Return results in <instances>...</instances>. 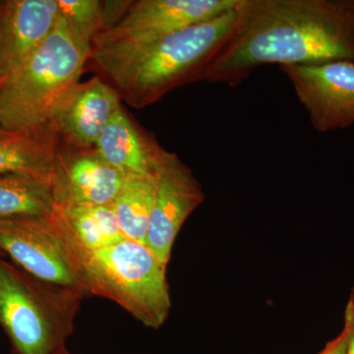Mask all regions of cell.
<instances>
[{"instance_id": "cell-1", "label": "cell", "mask_w": 354, "mask_h": 354, "mask_svg": "<svg viewBox=\"0 0 354 354\" xmlns=\"http://www.w3.org/2000/svg\"><path fill=\"white\" fill-rule=\"evenodd\" d=\"M207 82L236 87L265 64H354V0H241Z\"/></svg>"}, {"instance_id": "cell-2", "label": "cell", "mask_w": 354, "mask_h": 354, "mask_svg": "<svg viewBox=\"0 0 354 354\" xmlns=\"http://www.w3.org/2000/svg\"><path fill=\"white\" fill-rule=\"evenodd\" d=\"M236 8L149 43L92 46L90 60L121 101L134 109L146 108L177 88L207 80L234 32Z\"/></svg>"}, {"instance_id": "cell-3", "label": "cell", "mask_w": 354, "mask_h": 354, "mask_svg": "<svg viewBox=\"0 0 354 354\" xmlns=\"http://www.w3.org/2000/svg\"><path fill=\"white\" fill-rule=\"evenodd\" d=\"M91 53L58 18L38 50L0 84V127L10 134L48 132L58 106L80 82Z\"/></svg>"}, {"instance_id": "cell-4", "label": "cell", "mask_w": 354, "mask_h": 354, "mask_svg": "<svg viewBox=\"0 0 354 354\" xmlns=\"http://www.w3.org/2000/svg\"><path fill=\"white\" fill-rule=\"evenodd\" d=\"M0 255V326L10 354H58L66 348L85 295L46 283Z\"/></svg>"}, {"instance_id": "cell-5", "label": "cell", "mask_w": 354, "mask_h": 354, "mask_svg": "<svg viewBox=\"0 0 354 354\" xmlns=\"http://www.w3.org/2000/svg\"><path fill=\"white\" fill-rule=\"evenodd\" d=\"M72 248L90 295L115 302L147 328L164 325L171 309L167 266L145 244L124 239L94 251Z\"/></svg>"}, {"instance_id": "cell-6", "label": "cell", "mask_w": 354, "mask_h": 354, "mask_svg": "<svg viewBox=\"0 0 354 354\" xmlns=\"http://www.w3.org/2000/svg\"><path fill=\"white\" fill-rule=\"evenodd\" d=\"M0 255L9 256L35 278L90 297L82 268L55 213L0 220Z\"/></svg>"}, {"instance_id": "cell-7", "label": "cell", "mask_w": 354, "mask_h": 354, "mask_svg": "<svg viewBox=\"0 0 354 354\" xmlns=\"http://www.w3.org/2000/svg\"><path fill=\"white\" fill-rule=\"evenodd\" d=\"M241 0H138L124 15L100 32L92 46L149 43L167 35L215 19L239 6Z\"/></svg>"}, {"instance_id": "cell-8", "label": "cell", "mask_w": 354, "mask_h": 354, "mask_svg": "<svg viewBox=\"0 0 354 354\" xmlns=\"http://www.w3.org/2000/svg\"><path fill=\"white\" fill-rule=\"evenodd\" d=\"M298 101L316 131L326 133L354 125V64L281 65Z\"/></svg>"}, {"instance_id": "cell-9", "label": "cell", "mask_w": 354, "mask_h": 354, "mask_svg": "<svg viewBox=\"0 0 354 354\" xmlns=\"http://www.w3.org/2000/svg\"><path fill=\"white\" fill-rule=\"evenodd\" d=\"M157 188L145 245L169 264L184 223L205 201L201 183L176 153L165 151L157 174Z\"/></svg>"}, {"instance_id": "cell-10", "label": "cell", "mask_w": 354, "mask_h": 354, "mask_svg": "<svg viewBox=\"0 0 354 354\" xmlns=\"http://www.w3.org/2000/svg\"><path fill=\"white\" fill-rule=\"evenodd\" d=\"M125 177L106 164L95 148L58 143L50 187L57 205H109L118 196Z\"/></svg>"}, {"instance_id": "cell-11", "label": "cell", "mask_w": 354, "mask_h": 354, "mask_svg": "<svg viewBox=\"0 0 354 354\" xmlns=\"http://www.w3.org/2000/svg\"><path fill=\"white\" fill-rule=\"evenodd\" d=\"M121 106L115 88L95 76L79 82L65 97L51 121L58 143L76 149L95 148L104 128Z\"/></svg>"}, {"instance_id": "cell-12", "label": "cell", "mask_w": 354, "mask_h": 354, "mask_svg": "<svg viewBox=\"0 0 354 354\" xmlns=\"http://www.w3.org/2000/svg\"><path fill=\"white\" fill-rule=\"evenodd\" d=\"M58 18L57 0H0V84L38 50Z\"/></svg>"}, {"instance_id": "cell-13", "label": "cell", "mask_w": 354, "mask_h": 354, "mask_svg": "<svg viewBox=\"0 0 354 354\" xmlns=\"http://www.w3.org/2000/svg\"><path fill=\"white\" fill-rule=\"evenodd\" d=\"M95 149L106 164L125 176H156L167 151L122 106L109 120Z\"/></svg>"}, {"instance_id": "cell-14", "label": "cell", "mask_w": 354, "mask_h": 354, "mask_svg": "<svg viewBox=\"0 0 354 354\" xmlns=\"http://www.w3.org/2000/svg\"><path fill=\"white\" fill-rule=\"evenodd\" d=\"M55 216L69 243L94 251L125 239L109 205H57Z\"/></svg>"}, {"instance_id": "cell-15", "label": "cell", "mask_w": 354, "mask_h": 354, "mask_svg": "<svg viewBox=\"0 0 354 354\" xmlns=\"http://www.w3.org/2000/svg\"><path fill=\"white\" fill-rule=\"evenodd\" d=\"M57 147L53 129L41 135L11 134L0 138V176L23 174L50 183Z\"/></svg>"}, {"instance_id": "cell-16", "label": "cell", "mask_w": 354, "mask_h": 354, "mask_svg": "<svg viewBox=\"0 0 354 354\" xmlns=\"http://www.w3.org/2000/svg\"><path fill=\"white\" fill-rule=\"evenodd\" d=\"M157 177L127 174L118 196L111 203L125 239L145 244L155 200Z\"/></svg>"}, {"instance_id": "cell-17", "label": "cell", "mask_w": 354, "mask_h": 354, "mask_svg": "<svg viewBox=\"0 0 354 354\" xmlns=\"http://www.w3.org/2000/svg\"><path fill=\"white\" fill-rule=\"evenodd\" d=\"M55 209L48 181L23 174L0 176V220L50 216Z\"/></svg>"}, {"instance_id": "cell-18", "label": "cell", "mask_w": 354, "mask_h": 354, "mask_svg": "<svg viewBox=\"0 0 354 354\" xmlns=\"http://www.w3.org/2000/svg\"><path fill=\"white\" fill-rule=\"evenodd\" d=\"M59 17L73 38L92 50L93 41L106 29L104 1L100 0H57Z\"/></svg>"}, {"instance_id": "cell-19", "label": "cell", "mask_w": 354, "mask_h": 354, "mask_svg": "<svg viewBox=\"0 0 354 354\" xmlns=\"http://www.w3.org/2000/svg\"><path fill=\"white\" fill-rule=\"evenodd\" d=\"M344 328L348 337L346 354H354V298L353 297L346 306Z\"/></svg>"}, {"instance_id": "cell-20", "label": "cell", "mask_w": 354, "mask_h": 354, "mask_svg": "<svg viewBox=\"0 0 354 354\" xmlns=\"http://www.w3.org/2000/svg\"><path fill=\"white\" fill-rule=\"evenodd\" d=\"M346 348H348V337L344 328L341 334L333 341L328 342L325 348L318 354H346Z\"/></svg>"}, {"instance_id": "cell-21", "label": "cell", "mask_w": 354, "mask_h": 354, "mask_svg": "<svg viewBox=\"0 0 354 354\" xmlns=\"http://www.w3.org/2000/svg\"><path fill=\"white\" fill-rule=\"evenodd\" d=\"M8 135H11L10 133L4 131V130L0 127V138H3V137L8 136Z\"/></svg>"}, {"instance_id": "cell-22", "label": "cell", "mask_w": 354, "mask_h": 354, "mask_svg": "<svg viewBox=\"0 0 354 354\" xmlns=\"http://www.w3.org/2000/svg\"><path fill=\"white\" fill-rule=\"evenodd\" d=\"M58 354H73V353H70V351H68V349H67V348H64V349H62V351H60L59 353Z\"/></svg>"}, {"instance_id": "cell-23", "label": "cell", "mask_w": 354, "mask_h": 354, "mask_svg": "<svg viewBox=\"0 0 354 354\" xmlns=\"http://www.w3.org/2000/svg\"><path fill=\"white\" fill-rule=\"evenodd\" d=\"M353 297L354 298V295H353Z\"/></svg>"}]
</instances>
